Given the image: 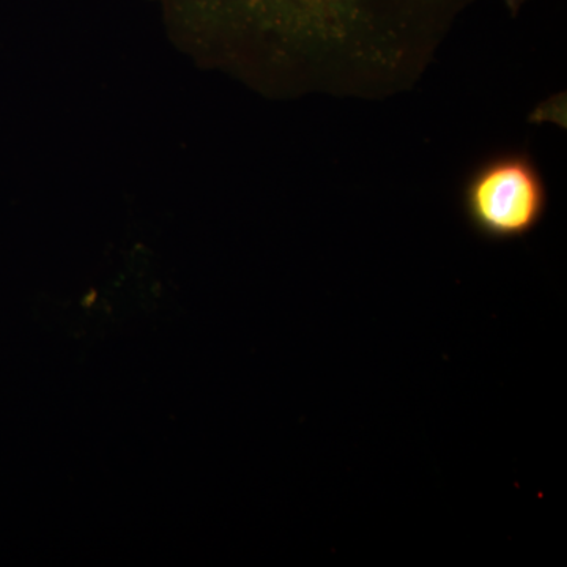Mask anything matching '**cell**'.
Wrapping results in <instances>:
<instances>
[{
	"label": "cell",
	"instance_id": "1",
	"mask_svg": "<svg viewBox=\"0 0 567 567\" xmlns=\"http://www.w3.org/2000/svg\"><path fill=\"white\" fill-rule=\"evenodd\" d=\"M197 51L282 96L382 102L423 80L476 0H159Z\"/></svg>",
	"mask_w": 567,
	"mask_h": 567
},
{
	"label": "cell",
	"instance_id": "2",
	"mask_svg": "<svg viewBox=\"0 0 567 567\" xmlns=\"http://www.w3.org/2000/svg\"><path fill=\"white\" fill-rule=\"evenodd\" d=\"M462 205L470 226L487 240H520L546 216V181L528 153H498L466 178Z\"/></svg>",
	"mask_w": 567,
	"mask_h": 567
},
{
	"label": "cell",
	"instance_id": "3",
	"mask_svg": "<svg viewBox=\"0 0 567 567\" xmlns=\"http://www.w3.org/2000/svg\"><path fill=\"white\" fill-rule=\"evenodd\" d=\"M527 2L528 0H505V6L507 11H509L511 17L516 18Z\"/></svg>",
	"mask_w": 567,
	"mask_h": 567
}]
</instances>
